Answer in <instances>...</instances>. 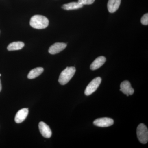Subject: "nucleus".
Segmentation results:
<instances>
[{
    "mask_svg": "<svg viewBox=\"0 0 148 148\" xmlns=\"http://www.w3.org/2000/svg\"><path fill=\"white\" fill-rule=\"evenodd\" d=\"M49 23V21L47 17L40 15L32 16L30 21L31 27L38 29H45L48 26Z\"/></svg>",
    "mask_w": 148,
    "mask_h": 148,
    "instance_id": "1",
    "label": "nucleus"
},
{
    "mask_svg": "<svg viewBox=\"0 0 148 148\" xmlns=\"http://www.w3.org/2000/svg\"><path fill=\"white\" fill-rule=\"evenodd\" d=\"M76 72L75 67H67L61 72L59 76L58 82L61 85H65L70 81Z\"/></svg>",
    "mask_w": 148,
    "mask_h": 148,
    "instance_id": "2",
    "label": "nucleus"
},
{
    "mask_svg": "<svg viewBox=\"0 0 148 148\" xmlns=\"http://www.w3.org/2000/svg\"><path fill=\"white\" fill-rule=\"evenodd\" d=\"M137 134L138 140L143 144L147 143L148 130L147 127L143 123L139 125L137 129Z\"/></svg>",
    "mask_w": 148,
    "mask_h": 148,
    "instance_id": "3",
    "label": "nucleus"
},
{
    "mask_svg": "<svg viewBox=\"0 0 148 148\" xmlns=\"http://www.w3.org/2000/svg\"><path fill=\"white\" fill-rule=\"evenodd\" d=\"M101 81L102 79L100 77H97L92 80L86 88L85 94L89 95L95 92L101 84Z\"/></svg>",
    "mask_w": 148,
    "mask_h": 148,
    "instance_id": "4",
    "label": "nucleus"
},
{
    "mask_svg": "<svg viewBox=\"0 0 148 148\" xmlns=\"http://www.w3.org/2000/svg\"><path fill=\"white\" fill-rule=\"evenodd\" d=\"M114 120L110 118H102L95 119L93 121V124L95 126L100 127H108L113 125Z\"/></svg>",
    "mask_w": 148,
    "mask_h": 148,
    "instance_id": "5",
    "label": "nucleus"
},
{
    "mask_svg": "<svg viewBox=\"0 0 148 148\" xmlns=\"http://www.w3.org/2000/svg\"><path fill=\"white\" fill-rule=\"evenodd\" d=\"M120 90L123 93L126 94L127 96L132 95L134 93V90L131 86L130 82L128 81L125 80L120 85Z\"/></svg>",
    "mask_w": 148,
    "mask_h": 148,
    "instance_id": "6",
    "label": "nucleus"
},
{
    "mask_svg": "<svg viewBox=\"0 0 148 148\" xmlns=\"http://www.w3.org/2000/svg\"><path fill=\"white\" fill-rule=\"evenodd\" d=\"M66 47L67 44L64 43H55L49 47V52L51 54H56L64 50Z\"/></svg>",
    "mask_w": 148,
    "mask_h": 148,
    "instance_id": "7",
    "label": "nucleus"
},
{
    "mask_svg": "<svg viewBox=\"0 0 148 148\" xmlns=\"http://www.w3.org/2000/svg\"><path fill=\"white\" fill-rule=\"evenodd\" d=\"M40 132L44 138H49L51 137L52 132L50 127L45 123L41 121L39 123Z\"/></svg>",
    "mask_w": 148,
    "mask_h": 148,
    "instance_id": "8",
    "label": "nucleus"
},
{
    "mask_svg": "<svg viewBox=\"0 0 148 148\" xmlns=\"http://www.w3.org/2000/svg\"><path fill=\"white\" fill-rule=\"evenodd\" d=\"M29 113L28 108H23L19 110L15 116V120L16 123H19L24 121L26 119Z\"/></svg>",
    "mask_w": 148,
    "mask_h": 148,
    "instance_id": "9",
    "label": "nucleus"
},
{
    "mask_svg": "<svg viewBox=\"0 0 148 148\" xmlns=\"http://www.w3.org/2000/svg\"><path fill=\"white\" fill-rule=\"evenodd\" d=\"M106 58L103 56H99L96 58L90 66V69L92 71H95L104 65L106 62Z\"/></svg>",
    "mask_w": 148,
    "mask_h": 148,
    "instance_id": "10",
    "label": "nucleus"
},
{
    "mask_svg": "<svg viewBox=\"0 0 148 148\" xmlns=\"http://www.w3.org/2000/svg\"><path fill=\"white\" fill-rule=\"evenodd\" d=\"M121 0H109L108 3V8L109 12H115L120 5Z\"/></svg>",
    "mask_w": 148,
    "mask_h": 148,
    "instance_id": "11",
    "label": "nucleus"
},
{
    "mask_svg": "<svg viewBox=\"0 0 148 148\" xmlns=\"http://www.w3.org/2000/svg\"><path fill=\"white\" fill-rule=\"evenodd\" d=\"M44 71V69L42 67H38L30 71L28 75L29 79H33L38 77Z\"/></svg>",
    "mask_w": 148,
    "mask_h": 148,
    "instance_id": "12",
    "label": "nucleus"
},
{
    "mask_svg": "<svg viewBox=\"0 0 148 148\" xmlns=\"http://www.w3.org/2000/svg\"><path fill=\"white\" fill-rule=\"evenodd\" d=\"M83 5L78 2H71L66 4L62 6V8L65 10H76L82 8Z\"/></svg>",
    "mask_w": 148,
    "mask_h": 148,
    "instance_id": "13",
    "label": "nucleus"
},
{
    "mask_svg": "<svg viewBox=\"0 0 148 148\" xmlns=\"http://www.w3.org/2000/svg\"><path fill=\"white\" fill-rule=\"evenodd\" d=\"M24 46V43L22 42H14L9 45L7 49L9 51L20 50Z\"/></svg>",
    "mask_w": 148,
    "mask_h": 148,
    "instance_id": "14",
    "label": "nucleus"
},
{
    "mask_svg": "<svg viewBox=\"0 0 148 148\" xmlns=\"http://www.w3.org/2000/svg\"><path fill=\"white\" fill-rule=\"evenodd\" d=\"M95 1V0H78V2L83 5H84L92 4Z\"/></svg>",
    "mask_w": 148,
    "mask_h": 148,
    "instance_id": "15",
    "label": "nucleus"
},
{
    "mask_svg": "<svg viewBox=\"0 0 148 148\" xmlns=\"http://www.w3.org/2000/svg\"><path fill=\"white\" fill-rule=\"evenodd\" d=\"M141 23L143 25H148V14H144L141 19Z\"/></svg>",
    "mask_w": 148,
    "mask_h": 148,
    "instance_id": "16",
    "label": "nucleus"
},
{
    "mask_svg": "<svg viewBox=\"0 0 148 148\" xmlns=\"http://www.w3.org/2000/svg\"><path fill=\"white\" fill-rule=\"evenodd\" d=\"M1 89H2L1 84V80H0V92H1Z\"/></svg>",
    "mask_w": 148,
    "mask_h": 148,
    "instance_id": "17",
    "label": "nucleus"
},
{
    "mask_svg": "<svg viewBox=\"0 0 148 148\" xmlns=\"http://www.w3.org/2000/svg\"><path fill=\"white\" fill-rule=\"evenodd\" d=\"M1 76V74H0V76Z\"/></svg>",
    "mask_w": 148,
    "mask_h": 148,
    "instance_id": "18",
    "label": "nucleus"
}]
</instances>
